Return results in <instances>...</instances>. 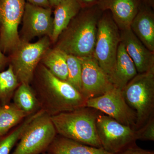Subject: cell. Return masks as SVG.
Returning <instances> with one entry per match:
<instances>
[{
  "mask_svg": "<svg viewBox=\"0 0 154 154\" xmlns=\"http://www.w3.org/2000/svg\"><path fill=\"white\" fill-rule=\"evenodd\" d=\"M99 19L91 11L77 15L59 37L55 48L77 57L94 55Z\"/></svg>",
  "mask_w": 154,
  "mask_h": 154,
  "instance_id": "cell-2",
  "label": "cell"
},
{
  "mask_svg": "<svg viewBox=\"0 0 154 154\" xmlns=\"http://www.w3.org/2000/svg\"><path fill=\"white\" fill-rule=\"evenodd\" d=\"M120 42V33L113 18L107 15L99 18L94 56L109 78L114 69Z\"/></svg>",
  "mask_w": 154,
  "mask_h": 154,
  "instance_id": "cell-7",
  "label": "cell"
},
{
  "mask_svg": "<svg viewBox=\"0 0 154 154\" xmlns=\"http://www.w3.org/2000/svg\"><path fill=\"white\" fill-rule=\"evenodd\" d=\"M22 20L21 41L29 42L37 36L51 37L53 28L51 8H42L26 2Z\"/></svg>",
  "mask_w": 154,
  "mask_h": 154,
  "instance_id": "cell-11",
  "label": "cell"
},
{
  "mask_svg": "<svg viewBox=\"0 0 154 154\" xmlns=\"http://www.w3.org/2000/svg\"><path fill=\"white\" fill-rule=\"evenodd\" d=\"M9 61V58L6 56L0 48V71H2Z\"/></svg>",
  "mask_w": 154,
  "mask_h": 154,
  "instance_id": "cell-28",
  "label": "cell"
},
{
  "mask_svg": "<svg viewBox=\"0 0 154 154\" xmlns=\"http://www.w3.org/2000/svg\"><path fill=\"white\" fill-rule=\"evenodd\" d=\"M122 92L127 103L136 113L137 130L154 115V70L138 73Z\"/></svg>",
  "mask_w": 154,
  "mask_h": 154,
  "instance_id": "cell-4",
  "label": "cell"
},
{
  "mask_svg": "<svg viewBox=\"0 0 154 154\" xmlns=\"http://www.w3.org/2000/svg\"><path fill=\"white\" fill-rule=\"evenodd\" d=\"M82 2H84L90 3L94 2V1H96V0H82Z\"/></svg>",
  "mask_w": 154,
  "mask_h": 154,
  "instance_id": "cell-30",
  "label": "cell"
},
{
  "mask_svg": "<svg viewBox=\"0 0 154 154\" xmlns=\"http://www.w3.org/2000/svg\"><path fill=\"white\" fill-rule=\"evenodd\" d=\"M42 112L43 110H40L36 113L27 116L13 130L5 135L0 137V154H11V151L17 145L28 125Z\"/></svg>",
  "mask_w": 154,
  "mask_h": 154,
  "instance_id": "cell-22",
  "label": "cell"
},
{
  "mask_svg": "<svg viewBox=\"0 0 154 154\" xmlns=\"http://www.w3.org/2000/svg\"><path fill=\"white\" fill-rule=\"evenodd\" d=\"M81 8L79 0H65L54 8L51 41L56 42L60 34L79 14Z\"/></svg>",
  "mask_w": 154,
  "mask_h": 154,
  "instance_id": "cell-16",
  "label": "cell"
},
{
  "mask_svg": "<svg viewBox=\"0 0 154 154\" xmlns=\"http://www.w3.org/2000/svg\"><path fill=\"white\" fill-rule=\"evenodd\" d=\"M138 74L134 63L120 42L114 69L109 79L113 85L122 89Z\"/></svg>",
  "mask_w": 154,
  "mask_h": 154,
  "instance_id": "cell-15",
  "label": "cell"
},
{
  "mask_svg": "<svg viewBox=\"0 0 154 154\" xmlns=\"http://www.w3.org/2000/svg\"><path fill=\"white\" fill-rule=\"evenodd\" d=\"M136 132L137 140L154 141V115L152 116L142 126L136 130Z\"/></svg>",
  "mask_w": 154,
  "mask_h": 154,
  "instance_id": "cell-25",
  "label": "cell"
},
{
  "mask_svg": "<svg viewBox=\"0 0 154 154\" xmlns=\"http://www.w3.org/2000/svg\"><path fill=\"white\" fill-rule=\"evenodd\" d=\"M116 154H154V152L144 149L135 144Z\"/></svg>",
  "mask_w": 154,
  "mask_h": 154,
  "instance_id": "cell-26",
  "label": "cell"
},
{
  "mask_svg": "<svg viewBox=\"0 0 154 154\" xmlns=\"http://www.w3.org/2000/svg\"><path fill=\"white\" fill-rule=\"evenodd\" d=\"M130 28L143 44L154 52V14L147 10L138 11Z\"/></svg>",
  "mask_w": 154,
  "mask_h": 154,
  "instance_id": "cell-18",
  "label": "cell"
},
{
  "mask_svg": "<svg viewBox=\"0 0 154 154\" xmlns=\"http://www.w3.org/2000/svg\"><path fill=\"white\" fill-rule=\"evenodd\" d=\"M20 84L10 64L7 69L0 71V105L11 102Z\"/></svg>",
  "mask_w": 154,
  "mask_h": 154,
  "instance_id": "cell-23",
  "label": "cell"
},
{
  "mask_svg": "<svg viewBox=\"0 0 154 154\" xmlns=\"http://www.w3.org/2000/svg\"><path fill=\"white\" fill-rule=\"evenodd\" d=\"M68 68L66 82L82 93V67L79 58L75 56L66 54Z\"/></svg>",
  "mask_w": 154,
  "mask_h": 154,
  "instance_id": "cell-24",
  "label": "cell"
},
{
  "mask_svg": "<svg viewBox=\"0 0 154 154\" xmlns=\"http://www.w3.org/2000/svg\"><path fill=\"white\" fill-rule=\"evenodd\" d=\"M100 6L111 11L113 21L121 30L130 28L139 11L136 0H102Z\"/></svg>",
  "mask_w": 154,
  "mask_h": 154,
  "instance_id": "cell-14",
  "label": "cell"
},
{
  "mask_svg": "<svg viewBox=\"0 0 154 154\" xmlns=\"http://www.w3.org/2000/svg\"><path fill=\"white\" fill-rule=\"evenodd\" d=\"M42 154H50L48 153H47V152H45V153H43Z\"/></svg>",
  "mask_w": 154,
  "mask_h": 154,
  "instance_id": "cell-31",
  "label": "cell"
},
{
  "mask_svg": "<svg viewBox=\"0 0 154 154\" xmlns=\"http://www.w3.org/2000/svg\"><path fill=\"white\" fill-rule=\"evenodd\" d=\"M46 152L50 154H113L97 148L57 135Z\"/></svg>",
  "mask_w": 154,
  "mask_h": 154,
  "instance_id": "cell-17",
  "label": "cell"
},
{
  "mask_svg": "<svg viewBox=\"0 0 154 154\" xmlns=\"http://www.w3.org/2000/svg\"><path fill=\"white\" fill-rule=\"evenodd\" d=\"M96 125L102 148L110 153H118L136 144L137 140L136 130L105 114H98Z\"/></svg>",
  "mask_w": 154,
  "mask_h": 154,
  "instance_id": "cell-8",
  "label": "cell"
},
{
  "mask_svg": "<svg viewBox=\"0 0 154 154\" xmlns=\"http://www.w3.org/2000/svg\"><path fill=\"white\" fill-rule=\"evenodd\" d=\"M86 107L102 112L135 130L136 113L127 103L122 90L115 86L101 96L88 99Z\"/></svg>",
  "mask_w": 154,
  "mask_h": 154,
  "instance_id": "cell-10",
  "label": "cell"
},
{
  "mask_svg": "<svg viewBox=\"0 0 154 154\" xmlns=\"http://www.w3.org/2000/svg\"><path fill=\"white\" fill-rule=\"evenodd\" d=\"M57 134L51 116L43 111L28 125L11 154L44 153Z\"/></svg>",
  "mask_w": 154,
  "mask_h": 154,
  "instance_id": "cell-5",
  "label": "cell"
},
{
  "mask_svg": "<svg viewBox=\"0 0 154 154\" xmlns=\"http://www.w3.org/2000/svg\"><path fill=\"white\" fill-rule=\"evenodd\" d=\"M25 4V0H0V48L5 54L21 43L18 28Z\"/></svg>",
  "mask_w": 154,
  "mask_h": 154,
  "instance_id": "cell-9",
  "label": "cell"
},
{
  "mask_svg": "<svg viewBox=\"0 0 154 154\" xmlns=\"http://www.w3.org/2000/svg\"><path fill=\"white\" fill-rule=\"evenodd\" d=\"M99 111L85 107L51 116L57 134L97 148H102L96 128Z\"/></svg>",
  "mask_w": 154,
  "mask_h": 154,
  "instance_id": "cell-3",
  "label": "cell"
},
{
  "mask_svg": "<svg viewBox=\"0 0 154 154\" xmlns=\"http://www.w3.org/2000/svg\"><path fill=\"white\" fill-rule=\"evenodd\" d=\"M27 2L35 6L44 8H51L50 5L48 0H27Z\"/></svg>",
  "mask_w": 154,
  "mask_h": 154,
  "instance_id": "cell-27",
  "label": "cell"
},
{
  "mask_svg": "<svg viewBox=\"0 0 154 154\" xmlns=\"http://www.w3.org/2000/svg\"><path fill=\"white\" fill-rule=\"evenodd\" d=\"M33 89L41 109L50 116L86 107L88 99L66 81L58 79L45 66L38 69Z\"/></svg>",
  "mask_w": 154,
  "mask_h": 154,
  "instance_id": "cell-1",
  "label": "cell"
},
{
  "mask_svg": "<svg viewBox=\"0 0 154 154\" xmlns=\"http://www.w3.org/2000/svg\"><path fill=\"white\" fill-rule=\"evenodd\" d=\"M50 5L51 8H55L59 4L65 0H48Z\"/></svg>",
  "mask_w": 154,
  "mask_h": 154,
  "instance_id": "cell-29",
  "label": "cell"
},
{
  "mask_svg": "<svg viewBox=\"0 0 154 154\" xmlns=\"http://www.w3.org/2000/svg\"><path fill=\"white\" fill-rule=\"evenodd\" d=\"M79 58L82 67V94L86 99L101 96L113 88L109 77L94 55Z\"/></svg>",
  "mask_w": 154,
  "mask_h": 154,
  "instance_id": "cell-12",
  "label": "cell"
},
{
  "mask_svg": "<svg viewBox=\"0 0 154 154\" xmlns=\"http://www.w3.org/2000/svg\"><path fill=\"white\" fill-rule=\"evenodd\" d=\"M42 65L45 66L54 75L66 81L68 77V68L66 54L55 48L48 49L42 59Z\"/></svg>",
  "mask_w": 154,
  "mask_h": 154,
  "instance_id": "cell-20",
  "label": "cell"
},
{
  "mask_svg": "<svg viewBox=\"0 0 154 154\" xmlns=\"http://www.w3.org/2000/svg\"><path fill=\"white\" fill-rule=\"evenodd\" d=\"M12 99L14 105L28 116L41 110L36 94L30 85L20 84Z\"/></svg>",
  "mask_w": 154,
  "mask_h": 154,
  "instance_id": "cell-19",
  "label": "cell"
},
{
  "mask_svg": "<svg viewBox=\"0 0 154 154\" xmlns=\"http://www.w3.org/2000/svg\"><path fill=\"white\" fill-rule=\"evenodd\" d=\"M120 42L132 60L138 73L154 70V52L145 46L131 28L121 30Z\"/></svg>",
  "mask_w": 154,
  "mask_h": 154,
  "instance_id": "cell-13",
  "label": "cell"
},
{
  "mask_svg": "<svg viewBox=\"0 0 154 154\" xmlns=\"http://www.w3.org/2000/svg\"><path fill=\"white\" fill-rule=\"evenodd\" d=\"M27 116L13 103L0 105V137L10 132Z\"/></svg>",
  "mask_w": 154,
  "mask_h": 154,
  "instance_id": "cell-21",
  "label": "cell"
},
{
  "mask_svg": "<svg viewBox=\"0 0 154 154\" xmlns=\"http://www.w3.org/2000/svg\"><path fill=\"white\" fill-rule=\"evenodd\" d=\"M50 42L48 36H43L33 43L21 41L11 54L10 64L20 84L30 85L38 63L49 49Z\"/></svg>",
  "mask_w": 154,
  "mask_h": 154,
  "instance_id": "cell-6",
  "label": "cell"
}]
</instances>
